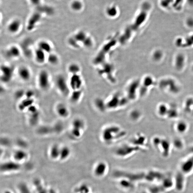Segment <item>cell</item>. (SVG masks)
Here are the masks:
<instances>
[{"mask_svg":"<svg viewBox=\"0 0 193 193\" xmlns=\"http://www.w3.org/2000/svg\"><path fill=\"white\" fill-rule=\"evenodd\" d=\"M60 59L57 54L53 52L47 55V62L49 65L55 66L59 63Z\"/></svg>","mask_w":193,"mask_h":193,"instance_id":"cell-32","label":"cell"},{"mask_svg":"<svg viewBox=\"0 0 193 193\" xmlns=\"http://www.w3.org/2000/svg\"><path fill=\"white\" fill-rule=\"evenodd\" d=\"M175 59V65L176 68L178 70H181L183 68L186 62L185 56L181 54H178Z\"/></svg>","mask_w":193,"mask_h":193,"instance_id":"cell-34","label":"cell"},{"mask_svg":"<svg viewBox=\"0 0 193 193\" xmlns=\"http://www.w3.org/2000/svg\"><path fill=\"white\" fill-rule=\"evenodd\" d=\"M106 13L109 17H114L117 15V10L115 6L109 7L106 10Z\"/></svg>","mask_w":193,"mask_h":193,"instance_id":"cell-43","label":"cell"},{"mask_svg":"<svg viewBox=\"0 0 193 193\" xmlns=\"http://www.w3.org/2000/svg\"><path fill=\"white\" fill-rule=\"evenodd\" d=\"M95 108L99 111L104 112L107 110L106 108V101L101 98H97L94 102Z\"/></svg>","mask_w":193,"mask_h":193,"instance_id":"cell-36","label":"cell"},{"mask_svg":"<svg viewBox=\"0 0 193 193\" xmlns=\"http://www.w3.org/2000/svg\"><path fill=\"white\" fill-rule=\"evenodd\" d=\"M73 36L80 45L81 44H82L83 45L88 37L86 33L82 31L77 32V33L74 34Z\"/></svg>","mask_w":193,"mask_h":193,"instance_id":"cell-33","label":"cell"},{"mask_svg":"<svg viewBox=\"0 0 193 193\" xmlns=\"http://www.w3.org/2000/svg\"><path fill=\"white\" fill-rule=\"evenodd\" d=\"M83 7L82 3L80 1L75 0L73 1L70 4V7L73 10L79 11L82 9Z\"/></svg>","mask_w":193,"mask_h":193,"instance_id":"cell-40","label":"cell"},{"mask_svg":"<svg viewBox=\"0 0 193 193\" xmlns=\"http://www.w3.org/2000/svg\"><path fill=\"white\" fill-rule=\"evenodd\" d=\"M42 17V14L39 12L37 11L33 13L28 19L26 26L27 31L30 32L34 31L40 22Z\"/></svg>","mask_w":193,"mask_h":193,"instance_id":"cell-19","label":"cell"},{"mask_svg":"<svg viewBox=\"0 0 193 193\" xmlns=\"http://www.w3.org/2000/svg\"><path fill=\"white\" fill-rule=\"evenodd\" d=\"M37 48L48 54L53 52V47L52 44L48 40H42L38 42Z\"/></svg>","mask_w":193,"mask_h":193,"instance_id":"cell-29","label":"cell"},{"mask_svg":"<svg viewBox=\"0 0 193 193\" xmlns=\"http://www.w3.org/2000/svg\"><path fill=\"white\" fill-rule=\"evenodd\" d=\"M186 1L189 6L193 7V0H186Z\"/></svg>","mask_w":193,"mask_h":193,"instance_id":"cell-48","label":"cell"},{"mask_svg":"<svg viewBox=\"0 0 193 193\" xmlns=\"http://www.w3.org/2000/svg\"><path fill=\"white\" fill-rule=\"evenodd\" d=\"M192 69H193V67H192Z\"/></svg>","mask_w":193,"mask_h":193,"instance_id":"cell-51","label":"cell"},{"mask_svg":"<svg viewBox=\"0 0 193 193\" xmlns=\"http://www.w3.org/2000/svg\"><path fill=\"white\" fill-rule=\"evenodd\" d=\"M186 24L189 28H193V18L189 17L186 21Z\"/></svg>","mask_w":193,"mask_h":193,"instance_id":"cell-45","label":"cell"},{"mask_svg":"<svg viewBox=\"0 0 193 193\" xmlns=\"http://www.w3.org/2000/svg\"><path fill=\"white\" fill-rule=\"evenodd\" d=\"M142 114L140 111L137 109L132 110L129 113V116L132 121L137 122L140 120L142 117Z\"/></svg>","mask_w":193,"mask_h":193,"instance_id":"cell-35","label":"cell"},{"mask_svg":"<svg viewBox=\"0 0 193 193\" xmlns=\"http://www.w3.org/2000/svg\"><path fill=\"white\" fill-rule=\"evenodd\" d=\"M118 179V185L120 188L123 190H130L134 187L135 183L128 179L119 178Z\"/></svg>","mask_w":193,"mask_h":193,"instance_id":"cell-28","label":"cell"},{"mask_svg":"<svg viewBox=\"0 0 193 193\" xmlns=\"http://www.w3.org/2000/svg\"><path fill=\"white\" fill-rule=\"evenodd\" d=\"M174 189L179 192L185 190L186 185V177L180 170L177 172L174 175Z\"/></svg>","mask_w":193,"mask_h":193,"instance_id":"cell-15","label":"cell"},{"mask_svg":"<svg viewBox=\"0 0 193 193\" xmlns=\"http://www.w3.org/2000/svg\"><path fill=\"white\" fill-rule=\"evenodd\" d=\"M152 143L154 148L158 150L164 158H167L170 155L173 148L172 143L167 138L159 136L152 138Z\"/></svg>","mask_w":193,"mask_h":193,"instance_id":"cell-2","label":"cell"},{"mask_svg":"<svg viewBox=\"0 0 193 193\" xmlns=\"http://www.w3.org/2000/svg\"><path fill=\"white\" fill-rule=\"evenodd\" d=\"M174 130L178 134H184L188 131L189 128V123L184 120H178L173 126Z\"/></svg>","mask_w":193,"mask_h":193,"instance_id":"cell-22","label":"cell"},{"mask_svg":"<svg viewBox=\"0 0 193 193\" xmlns=\"http://www.w3.org/2000/svg\"><path fill=\"white\" fill-rule=\"evenodd\" d=\"M183 109L186 114L193 117V96L188 97L185 99Z\"/></svg>","mask_w":193,"mask_h":193,"instance_id":"cell-27","label":"cell"},{"mask_svg":"<svg viewBox=\"0 0 193 193\" xmlns=\"http://www.w3.org/2000/svg\"><path fill=\"white\" fill-rule=\"evenodd\" d=\"M126 131L116 124H110L103 128L101 132V139L106 145H110L124 138Z\"/></svg>","mask_w":193,"mask_h":193,"instance_id":"cell-1","label":"cell"},{"mask_svg":"<svg viewBox=\"0 0 193 193\" xmlns=\"http://www.w3.org/2000/svg\"><path fill=\"white\" fill-rule=\"evenodd\" d=\"M17 75L21 80L27 82L31 79L32 73L29 67L23 65H21L18 69Z\"/></svg>","mask_w":193,"mask_h":193,"instance_id":"cell-21","label":"cell"},{"mask_svg":"<svg viewBox=\"0 0 193 193\" xmlns=\"http://www.w3.org/2000/svg\"><path fill=\"white\" fill-rule=\"evenodd\" d=\"M169 109L167 118L170 120L178 119L180 116L179 109L178 106L174 104H169Z\"/></svg>","mask_w":193,"mask_h":193,"instance_id":"cell-26","label":"cell"},{"mask_svg":"<svg viewBox=\"0 0 193 193\" xmlns=\"http://www.w3.org/2000/svg\"><path fill=\"white\" fill-rule=\"evenodd\" d=\"M179 170L186 176L192 174L193 172V153H191L181 161Z\"/></svg>","mask_w":193,"mask_h":193,"instance_id":"cell-12","label":"cell"},{"mask_svg":"<svg viewBox=\"0 0 193 193\" xmlns=\"http://www.w3.org/2000/svg\"><path fill=\"white\" fill-rule=\"evenodd\" d=\"M170 104L165 102H161L157 104L156 107L157 116L161 118H167L169 112Z\"/></svg>","mask_w":193,"mask_h":193,"instance_id":"cell-24","label":"cell"},{"mask_svg":"<svg viewBox=\"0 0 193 193\" xmlns=\"http://www.w3.org/2000/svg\"><path fill=\"white\" fill-rule=\"evenodd\" d=\"M1 80L3 83L7 84L10 82L13 78L15 69L12 65L3 64L1 66Z\"/></svg>","mask_w":193,"mask_h":193,"instance_id":"cell-17","label":"cell"},{"mask_svg":"<svg viewBox=\"0 0 193 193\" xmlns=\"http://www.w3.org/2000/svg\"><path fill=\"white\" fill-rule=\"evenodd\" d=\"M167 174V173L159 170H150L146 172L145 181L154 184L160 183Z\"/></svg>","mask_w":193,"mask_h":193,"instance_id":"cell-8","label":"cell"},{"mask_svg":"<svg viewBox=\"0 0 193 193\" xmlns=\"http://www.w3.org/2000/svg\"><path fill=\"white\" fill-rule=\"evenodd\" d=\"M51 76L48 71L40 70L37 77V84L39 87L43 91L49 89L51 86Z\"/></svg>","mask_w":193,"mask_h":193,"instance_id":"cell-10","label":"cell"},{"mask_svg":"<svg viewBox=\"0 0 193 193\" xmlns=\"http://www.w3.org/2000/svg\"><path fill=\"white\" fill-rule=\"evenodd\" d=\"M151 8V5L149 3L146 2L143 3L142 6V11L136 18L135 22L133 26L132 29L136 31L146 21L148 15V12Z\"/></svg>","mask_w":193,"mask_h":193,"instance_id":"cell-11","label":"cell"},{"mask_svg":"<svg viewBox=\"0 0 193 193\" xmlns=\"http://www.w3.org/2000/svg\"><path fill=\"white\" fill-rule=\"evenodd\" d=\"M159 85L161 90L170 95H178L181 91L180 84L172 79H164L160 81Z\"/></svg>","mask_w":193,"mask_h":193,"instance_id":"cell-5","label":"cell"},{"mask_svg":"<svg viewBox=\"0 0 193 193\" xmlns=\"http://www.w3.org/2000/svg\"><path fill=\"white\" fill-rule=\"evenodd\" d=\"M141 193H150L149 192H148V191H143L142 192H141Z\"/></svg>","mask_w":193,"mask_h":193,"instance_id":"cell-50","label":"cell"},{"mask_svg":"<svg viewBox=\"0 0 193 193\" xmlns=\"http://www.w3.org/2000/svg\"><path fill=\"white\" fill-rule=\"evenodd\" d=\"M68 45L73 48L78 49L80 47L81 45L73 36L69 37L67 40Z\"/></svg>","mask_w":193,"mask_h":193,"instance_id":"cell-41","label":"cell"},{"mask_svg":"<svg viewBox=\"0 0 193 193\" xmlns=\"http://www.w3.org/2000/svg\"><path fill=\"white\" fill-rule=\"evenodd\" d=\"M190 150L191 153H193V146L191 147Z\"/></svg>","mask_w":193,"mask_h":193,"instance_id":"cell-49","label":"cell"},{"mask_svg":"<svg viewBox=\"0 0 193 193\" xmlns=\"http://www.w3.org/2000/svg\"><path fill=\"white\" fill-rule=\"evenodd\" d=\"M129 142L140 148L143 151L148 148V139L146 136L141 133H137L134 134Z\"/></svg>","mask_w":193,"mask_h":193,"instance_id":"cell-16","label":"cell"},{"mask_svg":"<svg viewBox=\"0 0 193 193\" xmlns=\"http://www.w3.org/2000/svg\"><path fill=\"white\" fill-rule=\"evenodd\" d=\"M106 108L108 110H114L126 106L130 101L125 95L122 96L119 93H115L105 100Z\"/></svg>","mask_w":193,"mask_h":193,"instance_id":"cell-3","label":"cell"},{"mask_svg":"<svg viewBox=\"0 0 193 193\" xmlns=\"http://www.w3.org/2000/svg\"><path fill=\"white\" fill-rule=\"evenodd\" d=\"M141 84L139 80H135L132 81L127 86L125 95L130 102L135 101L139 97Z\"/></svg>","mask_w":193,"mask_h":193,"instance_id":"cell-6","label":"cell"},{"mask_svg":"<svg viewBox=\"0 0 193 193\" xmlns=\"http://www.w3.org/2000/svg\"><path fill=\"white\" fill-rule=\"evenodd\" d=\"M68 82L71 91L82 90L83 80L80 74L71 75Z\"/></svg>","mask_w":193,"mask_h":193,"instance_id":"cell-18","label":"cell"},{"mask_svg":"<svg viewBox=\"0 0 193 193\" xmlns=\"http://www.w3.org/2000/svg\"><path fill=\"white\" fill-rule=\"evenodd\" d=\"M29 1L35 7H37L42 4L41 0H29Z\"/></svg>","mask_w":193,"mask_h":193,"instance_id":"cell-46","label":"cell"},{"mask_svg":"<svg viewBox=\"0 0 193 193\" xmlns=\"http://www.w3.org/2000/svg\"><path fill=\"white\" fill-rule=\"evenodd\" d=\"M156 85V82L150 76H147L141 84L139 91V97L143 98L146 96L150 89Z\"/></svg>","mask_w":193,"mask_h":193,"instance_id":"cell-14","label":"cell"},{"mask_svg":"<svg viewBox=\"0 0 193 193\" xmlns=\"http://www.w3.org/2000/svg\"><path fill=\"white\" fill-rule=\"evenodd\" d=\"M55 84L57 88L61 94L63 96H69L71 90L69 82L64 76L60 74L57 76Z\"/></svg>","mask_w":193,"mask_h":193,"instance_id":"cell-7","label":"cell"},{"mask_svg":"<svg viewBox=\"0 0 193 193\" xmlns=\"http://www.w3.org/2000/svg\"><path fill=\"white\" fill-rule=\"evenodd\" d=\"M26 92H25L23 90H18L16 92V95L17 97H22L23 95H25Z\"/></svg>","mask_w":193,"mask_h":193,"instance_id":"cell-47","label":"cell"},{"mask_svg":"<svg viewBox=\"0 0 193 193\" xmlns=\"http://www.w3.org/2000/svg\"><path fill=\"white\" fill-rule=\"evenodd\" d=\"M47 55L43 51L37 47L34 52L35 61L40 65H43L47 62Z\"/></svg>","mask_w":193,"mask_h":193,"instance_id":"cell-25","label":"cell"},{"mask_svg":"<svg viewBox=\"0 0 193 193\" xmlns=\"http://www.w3.org/2000/svg\"><path fill=\"white\" fill-rule=\"evenodd\" d=\"M37 11L40 12L42 14H45L48 15H52L54 13V9L51 7L47 6H40L36 7Z\"/></svg>","mask_w":193,"mask_h":193,"instance_id":"cell-38","label":"cell"},{"mask_svg":"<svg viewBox=\"0 0 193 193\" xmlns=\"http://www.w3.org/2000/svg\"><path fill=\"white\" fill-rule=\"evenodd\" d=\"M67 71L71 75L73 74H79L81 71L80 67L77 63H72L68 65L67 67Z\"/></svg>","mask_w":193,"mask_h":193,"instance_id":"cell-37","label":"cell"},{"mask_svg":"<svg viewBox=\"0 0 193 193\" xmlns=\"http://www.w3.org/2000/svg\"><path fill=\"white\" fill-rule=\"evenodd\" d=\"M143 150L140 148L129 142L123 143L117 147L114 154L118 158L125 159Z\"/></svg>","mask_w":193,"mask_h":193,"instance_id":"cell-4","label":"cell"},{"mask_svg":"<svg viewBox=\"0 0 193 193\" xmlns=\"http://www.w3.org/2000/svg\"><path fill=\"white\" fill-rule=\"evenodd\" d=\"M60 147L57 145H54L51 147L50 150V154L51 156H56L60 155L61 152Z\"/></svg>","mask_w":193,"mask_h":193,"instance_id":"cell-42","label":"cell"},{"mask_svg":"<svg viewBox=\"0 0 193 193\" xmlns=\"http://www.w3.org/2000/svg\"><path fill=\"white\" fill-rule=\"evenodd\" d=\"M56 111L58 116L62 118H67L70 115L68 108L63 104L59 103L57 105Z\"/></svg>","mask_w":193,"mask_h":193,"instance_id":"cell-30","label":"cell"},{"mask_svg":"<svg viewBox=\"0 0 193 193\" xmlns=\"http://www.w3.org/2000/svg\"><path fill=\"white\" fill-rule=\"evenodd\" d=\"M173 148L178 150H183L185 147V142L183 140L179 138H175L172 142Z\"/></svg>","mask_w":193,"mask_h":193,"instance_id":"cell-39","label":"cell"},{"mask_svg":"<svg viewBox=\"0 0 193 193\" xmlns=\"http://www.w3.org/2000/svg\"><path fill=\"white\" fill-rule=\"evenodd\" d=\"M109 166L107 163L101 161L96 163L93 169V173L95 178H101L105 177L109 171Z\"/></svg>","mask_w":193,"mask_h":193,"instance_id":"cell-13","label":"cell"},{"mask_svg":"<svg viewBox=\"0 0 193 193\" xmlns=\"http://www.w3.org/2000/svg\"><path fill=\"white\" fill-rule=\"evenodd\" d=\"M86 124L80 120L72 121L70 135L74 139H78L82 137L85 130Z\"/></svg>","mask_w":193,"mask_h":193,"instance_id":"cell-9","label":"cell"},{"mask_svg":"<svg viewBox=\"0 0 193 193\" xmlns=\"http://www.w3.org/2000/svg\"><path fill=\"white\" fill-rule=\"evenodd\" d=\"M22 22L19 19H13L8 24L7 30L10 34H16L20 32L22 27Z\"/></svg>","mask_w":193,"mask_h":193,"instance_id":"cell-23","label":"cell"},{"mask_svg":"<svg viewBox=\"0 0 193 193\" xmlns=\"http://www.w3.org/2000/svg\"><path fill=\"white\" fill-rule=\"evenodd\" d=\"M82 90L71 91L69 97L71 102L74 103H77L80 101L83 95Z\"/></svg>","mask_w":193,"mask_h":193,"instance_id":"cell-31","label":"cell"},{"mask_svg":"<svg viewBox=\"0 0 193 193\" xmlns=\"http://www.w3.org/2000/svg\"><path fill=\"white\" fill-rule=\"evenodd\" d=\"M163 53L161 51L157 50L154 51L152 55V57L156 61H159L163 57Z\"/></svg>","mask_w":193,"mask_h":193,"instance_id":"cell-44","label":"cell"},{"mask_svg":"<svg viewBox=\"0 0 193 193\" xmlns=\"http://www.w3.org/2000/svg\"><path fill=\"white\" fill-rule=\"evenodd\" d=\"M5 55L9 59H15L20 57L22 54L21 48L16 45L10 46L5 51Z\"/></svg>","mask_w":193,"mask_h":193,"instance_id":"cell-20","label":"cell"}]
</instances>
